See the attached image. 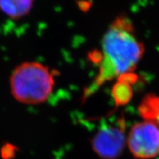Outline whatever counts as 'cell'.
I'll return each mask as SVG.
<instances>
[{
  "instance_id": "cell-1",
  "label": "cell",
  "mask_w": 159,
  "mask_h": 159,
  "mask_svg": "<svg viewBox=\"0 0 159 159\" xmlns=\"http://www.w3.org/2000/svg\"><path fill=\"white\" fill-rule=\"evenodd\" d=\"M144 53V46L137 39L128 17L119 16L114 20L102 40L99 54V71L94 81L85 89L83 99L98 90L105 83L131 73Z\"/></svg>"
},
{
  "instance_id": "cell-2",
  "label": "cell",
  "mask_w": 159,
  "mask_h": 159,
  "mask_svg": "<svg viewBox=\"0 0 159 159\" xmlns=\"http://www.w3.org/2000/svg\"><path fill=\"white\" fill-rule=\"evenodd\" d=\"M52 71L38 62H25L18 66L10 78L11 94L18 102L39 105L47 101L54 89Z\"/></svg>"
},
{
  "instance_id": "cell-3",
  "label": "cell",
  "mask_w": 159,
  "mask_h": 159,
  "mask_svg": "<svg viewBox=\"0 0 159 159\" xmlns=\"http://www.w3.org/2000/svg\"><path fill=\"white\" fill-rule=\"evenodd\" d=\"M123 117L104 121L91 139L93 150L102 159L117 158L122 153L127 141Z\"/></svg>"
},
{
  "instance_id": "cell-4",
  "label": "cell",
  "mask_w": 159,
  "mask_h": 159,
  "mask_svg": "<svg viewBox=\"0 0 159 159\" xmlns=\"http://www.w3.org/2000/svg\"><path fill=\"white\" fill-rule=\"evenodd\" d=\"M127 142L136 158H153L159 154V128L149 121L136 123L131 128Z\"/></svg>"
},
{
  "instance_id": "cell-5",
  "label": "cell",
  "mask_w": 159,
  "mask_h": 159,
  "mask_svg": "<svg viewBox=\"0 0 159 159\" xmlns=\"http://www.w3.org/2000/svg\"><path fill=\"white\" fill-rule=\"evenodd\" d=\"M139 112L144 120L156 124L159 128V97L146 95L139 106Z\"/></svg>"
},
{
  "instance_id": "cell-6",
  "label": "cell",
  "mask_w": 159,
  "mask_h": 159,
  "mask_svg": "<svg viewBox=\"0 0 159 159\" xmlns=\"http://www.w3.org/2000/svg\"><path fill=\"white\" fill-rule=\"evenodd\" d=\"M34 0H0V8L6 15L19 19L30 11Z\"/></svg>"
},
{
  "instance_id": "cell-7",
  "label": "cell",
  "mask_w": 159,
  "mask_h": 159,
  "mask_svg": "<svg viewBox=\"0 0 159 159\" xmlns=\"http://www.w3.org/2000/svg\"><path fill=\"white\" fill-rule=\"evenodd\" d=\"M132 85L133 83L119 77L118 82L112 89V97L116 106H122L130 102L133 97Z\"/></svg>"
}]
</instances>
